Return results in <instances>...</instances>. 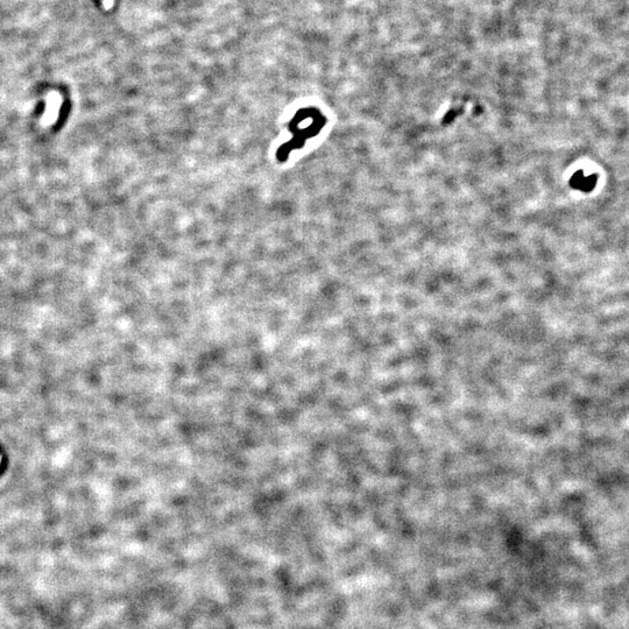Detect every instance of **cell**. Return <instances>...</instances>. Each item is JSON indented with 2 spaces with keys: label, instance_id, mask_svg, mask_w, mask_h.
<instances>
[{
  "label": "cell",
  "instance_id": "obj_1",
  "mask_svg": "<svg viewBox=\"0 0 629 629\" xmlns=\"http://www.w3.org/2000/svg\"><path fill=\"white\" fill-rule=\"evenodd\" d=\"M0 459H2V458H0Z\"/></svg>",
  "mask_w": 629,
  "mask_h": 629
}]
</instances>
